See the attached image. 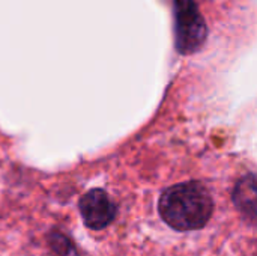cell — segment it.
Returning a JSON list of instances; mask_svg holds the SVG:
<instances>
[{"label": "cell", "mask_w": 257, "mask_h": 256, "mask_svg": "<svg viewBox=\"0 0 257 256\" xmlns=\"http://www.w3.org/2000/svg\"><path fill=\"white\" fill-rule=\"evenodd\" d=\"M163 220L176 231L202 229L211 219L214 201L208 189L196 181L169 187L158 204Z\"/></svg>", "instance_id": "6da1fadb"}, {"label": "cell", "mask_w": 257, "mask_h": 256, "mask_svg": "<svg viewBox=\"0 0 257 256\" xmlns=\"http://www.w3.org/2000/svg\"><path fill=\"white\" fill-rule=\"evenodd\" d=\"M176 20V48L182 54L197 51L208 35V29L194 0H173Z\"/></svg>", "instance_id": "7a4b0ae2"}, {"label": "cell", "mask_w": 257, "mask_h": 256, "mask_svg": "<svg viewBox=\"0 0 257 256\" xmlns=\"http://www.w3.org/2000/svg\"><path fill=\"white\" fill-rule=\"evenodd\" d=\"M80 211L87 228L95 231L107 228L116 217V205L101 189H93L81 198Z\"/></svg>", "instance_id": "3957f363"}, {"label": "cell", "mask_w": 257, "mask_h": 256, "mask_svg": "<svg viewBox=\"0 0 257 256\" xmlns=\"http://www.w3.org/2000/svg\"><path fill=\"white\" fill-rule=\"evenodd\" d=\"M233 202L236 208L250 220L257 222V175L241 178L233 190Z\"/></svg>", "instance_id": "277c9868"}, {"label": "cell", "mask_w": 257, "mask_h": 256, "mask_svg": "<svg viewBox=\"0 0 257 256\" xmlns=\"http://www.w3.org/2000/svg\"><path fill=\"white\" fill-rule=\"evenodd\" d=\"M51 247H53L59 255L71 256V253H74V247H72L71 241H69L65 235H62V234L53 235V238H51Z\"/></svg>", "instance_id": "5b68a950"}]
</instances>
